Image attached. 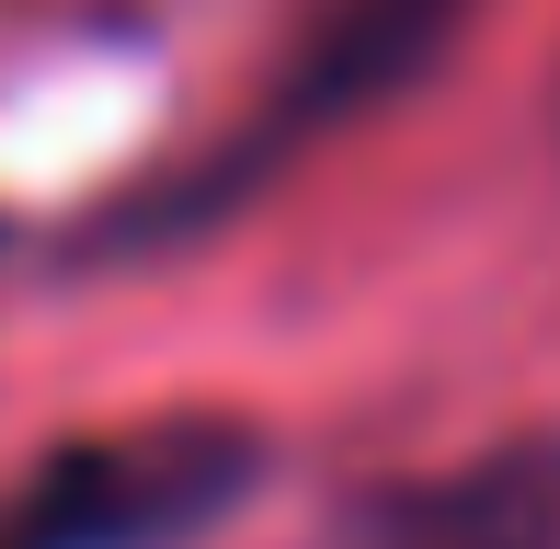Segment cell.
Returning <instances> with one entry per match:
<instances>
[{
	"label": "cell",
	"mask_w": 560,
	"mask_h": 549,
	"mask_svg": "<svg viewBox=\"0 0 560 549\" xmlns=\"http://www.w3.org/2000/svg\"><path fill=\"white\" fill-rule=\"evenodd\" d=\"M264 435L218 412L138 423V435H81L23 481L0 515V549H195L218 515L252 504Z\"/></svg>",
	"instance_id": "obj_1"
},
{
	"label": "cell",
	"mask_w": 560,
	"mask_h": 549,
	"mask_svg": "<svg viewBox=\"0 0 560 549\" xmlns=\"http://www.w3.org/2000/svg\"><path fill=\"white\" fill-rule=\"evenodd\" d=\"M298 549H560V435L492 446L435 481H377L332 504Z\"/></svg>",
	"instance_id": "obj_2"
},
{
	"label": "cell",
	"mask_w": 560,
	"mask_h": 549,
	"mask_svg": "<svg viewBox=\"0 0 560 549\" xmlns=\"http://www.w3.org/2000/svg\"><path fill=\"white\" fill-rule=\"evenodd\" d=\"M457 12L469 0H343L332 23L310 35V58H298V81L275 92V115H264V138L241 149V161L218 172V184H241L252 161H275V149H298L310 127H332V115H354V104H377V92H400L423 58L457 35Z\"/></svg>",
	"instance_id": "obj_3"
}]
</instances>
